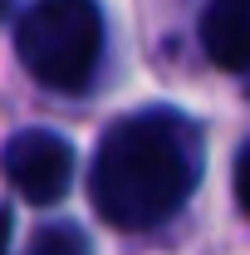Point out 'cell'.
Instances as JSON below:
<instances>
[{"label": "cell", "mask_w": 250, "mask_h": 255, "mask_svg": "<svg viewBox=\"0 0 250 255\" xmlns=\"http://www.w3.org/2000/svg\"><path fill=\"white\" fill-rule=\"evenodd\" d=\"M196 187V147L182 118H127L98 142L89 191L98 216L118 231H147L167 221Z\"/></svg>", "instance_id": "cell-1"}, {"label": "cell", "mask_w": 250, "mask_h": 255, "mask_svg": "<svg viewBox=\"0 0 250 255\" xmlns=\"http://www.w3.org/2000/svg\"><path fill=\"white\" fill-rule=\"evenodd\" d=\"M15 49L44 89H84L103 49L98 0H34L15 30Z\"/></svg>", "instance_id": "cell-2"}, {"label": "cell", "mask_w": 250, "mask_h": 255, "mask_svg": "<svg viewBox=\"0 0 250 255\" xmlns=\"http://www.w3.org/2000/svg\"><path fill=\"white\" fill-rule=\"evenodd\" d=\"M5 177L30 206H54L74 187V147L44 128L15 132L5 147Z\"/></svg>", "instance_id": "cell-3"}, {"label": "cell", "mask_w": 250, "mask_h": 255, "mask_svg": "<svg viewBox=\"0 0 250 255\" xmlns=\"http://www.w3.org/2000/svg\"><path fill=\"white\" fill-rule=\"evenodd\" d=\"M201 44L216 69H250V0H216L201 20Z\"/></svg>", "instance_id": "cell-4"}, {"label": "cell", "mask_w": 250, "mask_h": 255, "mask_svg": "<svg viewBox=\"0 0 250 255\" xmlns=\"http://www.w3.org/2000/svg\"><path fill=\"white\" fill-rule=\"evenodd\" d=\"M30 255H89V236L79 231V226H44L39 236H34Z\"/></svg>", "instance_id": "cell-5"}, {"label": "cell", "mask_w": 250, "mask_h": 255, "mask_svg": "<svg viewBox=\"0 0 250 255\" xmlns=\"http://www.w3.org/2000/svg\"><path fill=\"white\" fill-rule=\"evenodd\" d=\"M236 196H241V206H246V216H250V147L236 157Z\"/></svg>", "instance_id": "cell-6"}, {"label": "cell", "mask_w": 250, "mask_h": 255, "mask_svg": "<svg viewBox=\"0 0 250 255\" xmlns=\"http://www.w3.org/2000/svg\"><path fill=\"white\" fill-rule=\"evenodd\" d=\"M5 236H10V211H0V246H5Z\"/></svg>", "instance_id": "cell-7"}]
</instances>
